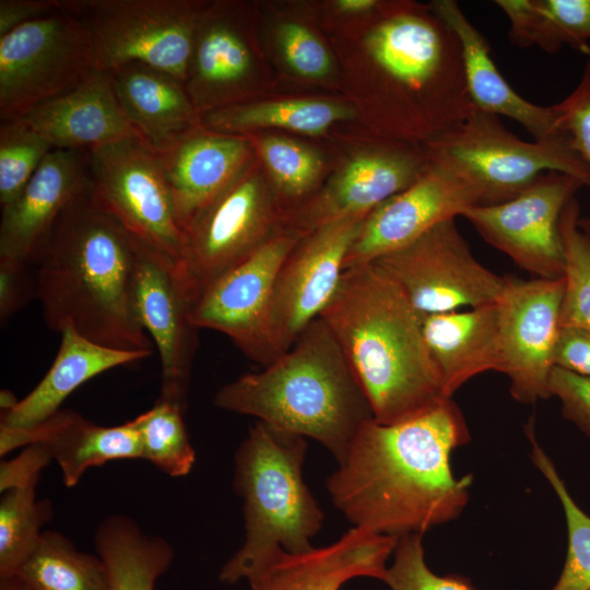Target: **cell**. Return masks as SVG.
<instances>
[{"label":"cell","instance_id":"c3c4849f","mask_svg":"<svg viewBox=\"0 0 590 590\" xmlns=\"http://www.w3.org/2000/svg\"><path fill=\"white\" fill-rule=\"evenodd\" d=\"M0 401H1L0 403H1L2 413H5V412L10 411L19 402V400H16L15 397L13 396V393L10 392L9 390H2L1 391V400Z\"/></svg>","mask_w":590,"mask_h":590},{"label":"cell","instance_id":"836d02e7","mask_svg":"<svg viewBox=\"0 0 590 590\" xmlns=\"http://www.w3.org/2000/svg\"><path fill=\"white\" fill-rule=\"evenodd\" d=\"M535 467L552 485L564 509L568 546L563 570L552 590H590V516L573 499L550 457L539 445L533 420L526 426Z\"/></svg>","mask_w":590,"mask_h":590},{"label":"cell","instance_id":"83f0119b","mask_svg":"<svg viewBox=\"0 0 590 590\" xmlns=\"http://www.w3.org/2000/svg\"><path fill=\"white\" fill-rule=\"evenodd\" d=\"M251 63L250 48L234 25L225 19L201 14L185 80L197 110H215L220 99L243 84Z\"/></svg>","mask_w":590,"mask_h":590},{"label":"cell","instance_id":"cb8c5ba5","mask_svg":"<svg viewBox=\"0 0 590 590\" xmlns=\"http://www.w3.org/2000/svg\"><path fill=\"white\" fill-rule=\"evenodd\" d=\"M429 5L459 38L467 86L476 109L515 120L535 141L567 138L557 127L553 106H539L524 99L504 79L493 61L487 39L457 1L437 0Z\"/></svg>","mask_w":590,"mask_h":590},{"label":"cell","instance_id":"d6a6232c","mask_svg":"<svg viewBox=\"0 0 590 590\" xmlns=\"http://www.w3.org/2000/svg\"><path fill=\"white\" fill-rule=\"evenodd\" d=\"M36 484L14 487L0 500V579L15 575L37 546L42 527L51 517L47 500H37Z\"/></svg>","mask_w":590,"mask_h":590},{"label":"cell","instance_id":"4316f807","mask_svg":"<svg viewBox=\"0 0 590 590\" xmlns=\"http://www.w3.org/2000/svg\"><path fill=\"white\" fill-rule=\"evenodd\" d=\"M58 353L43 379L10 411L1 414V424L25 427L56 414L61 403L78 387L115 367L149 357L152 352L123 351L95 343L67 328L60 332Z\"/></svg>","mask_w":590,"mask_h":590},{"label":"cell","instance_id":"ac0fdd59","mask_svg":"<svg viewBox=\"0 0 590 590\" xmlns=\"http://www.w3.org/2000/svg\"><path fill=\"white\" fill-rule=\"evenodd\" d=\"M90 186L88 151L51 150L21 193L1 208L0 257L33 264L60 215Z\"/></svg>","mask_w":590,"mask_h":590},{"label":"cell","instance_id":"ba28073f","mask_svg":"<svg viewBox=\"0 0 590 590\" xmlns=\"http://www.w3.org/2000/svg\"><path fill=\"white\" fill-rule=\"evenodd\" d=\"M97 69L82 23L59 9L0 37V119H20Z\"/></svg>","mask_w":590,"mask_h":590},{"label":"cell","instance_id":"d590c367","mask_svg":"<svg viewBox=\"0 0 590 590\" xmlns=\"http://www.w3.org/2000/svg\"><path fill=\"white\" fill-rule=\"evenodd\" d=\"M580 208L573 198L563 211L560 232L565 247V291L560 327L590 331V238L579 228Z\"/></svg>","mask_w":590,"mask_h":590},{"label":"cell","instance_id":"8992f818","mask_svg":"<svg viewBox=\"0 0 590 590\" xmlns=\"http://www.w3.org/2000/svg\"><path fill=\"white\" fill-rule=\"evenodd\" d=\"M426 145L429 160L475 187L481 205L515 198L547 172L574 176L590 188L589 170L568 138L523 141L498 116L479 109Z\"/></svg>","mask_w":590,"mask_h":590},{"label":"cell","instance_id":"7dc6e473","mask_svg":"<svg viewBox=\"0 0 590 590\" xmlns=\"http://www.w3.org/2000/svg\"><path fill=\"white\" fill-rule=\"evenodd\" d=\"M338 7L345 12H367L377 5L375 0H340Z\"/></svg>","mask_w":590,"mask_h":590},{"label":"cell","instance_id":"6da1fadb","mask_svg":"<svg viewBox=\"0 0 590 590\" xmlns=\"http://www.w3.org/2000/svg\"><path fill=\"white\" fill-rule=\"evenodd\" d=\"M470 441L451 399L408 420L366 422L327 489L354 527L402 538L457 518L469 500L472 475L455 477L450 456Z\"/></svg>","mask_w":590,"mask_h":590},{"label":"cell","instance_id":"d6986e66","mask_svg":"<svg viewBox=\"0 0 590 590\" xmlns=\"http://www.w3.org/2000/svg\"><path fill=\"white\" fill-rule=\"evenodd\" d=\"M398 538L353 527L339 540L303 553L279 550L246 577L251 590H340L356 577L382 580Z\"/></svg>","mask_w":590,"mask_h":590},{"label":"cell","instance_id":"ffe728a7","mask_svg":"<svg viewBox=\"0 0 590 590\" xmlns=\"http://www.w3.org/2000/svg\"><path fill=\"white\" fill-rule=\"evenodd\" d=\"M199 127L185 133L166 150L153 151L184 235L200 212L244 170L250 155L245 139Z\"/></svg>","mask_w":590,"mask_h":590},{"label":"cell","instance_id":"484cf974","mask_svg":"<svg viewBox=\"0 0 590 590\" xmlns=\"http://www.w3.org/2000/svg\"><path fill=\"white\" fill-rule=\"evenodd\" d=\"M422 326L447 398H452L463 384L480 374L502 373L496 302L425 315Z\"/></svg>","mask_w":590,"mask_h":590},{"label":"cell","instance_id":"ab89813d","mask_svg":"<svg viewBox=\"0 0 590 590\" xmlns=\"http://www.w3.org/2000/svg\"><path fill=\"white\" fill-rule=\"evenodd\" d=\"M553 108L558 129L567 135L590 174V56L577 86Z\"/></svg>","mask_w":590,"mask_h":590},{"label":"cell","instance_id":"8d00e7d4","mask_svg":"<svg viewBox=\"0 0 590 590\" xmlns=\"http://www.w3.org/2000/svg\"><path fill=\"white\" fill-rule=\"evenodd\" d=\"M52 146L23 119L0 125V205L12 202Z\"/></svg>","mask_w":590,"mask_h":590},{"label":"cell","instance_id":"9a60e30c","mask_svg":"<svg viewBox=\"0 0 590 590\" xmlns=\"http://www.w3.org/2000/svg\"><path fill=\"white\" fill-rule=\"evenodd\" d=\"M365 217L334 220L305 234L285 258L270 311L272 335L282 354L331 302Z\"/></svg>","mask_w":590,"mask_h":590},{"label":"cell","instance_id":"44dd1931","mask_svg":"<svg viewBox=\"0 0 590 590\" xmlns=\"http://www.w3.org/2000/svg\"><path fill=\"white\" fill-rule=\"evenodd\" d=\"M424 155L404 148L377 149L351 161L321 194L300 209L295 234H308L334 220L367 216L415 182L428 166Z\"/></svg>","mask_w":590,"mask_h":590},{"label":"cell","instance_id":"ee69618b","mask_svg":"<svg viewBox=\"0 0 590 590\" xmlns=\"http://www.w3.org/2000/svg\"><path fill=\"white\" fill-rule=\"evenodd\" d=\"M52 460L48 448L43 444L26 446L24 451L0 465V491L36 484L40 471Z\"/></svg>","mask_w":590,"mask_h":590},{"label":"cell","instance_id":"2e32d148","mask_svg":"<svg viewBox=\"0 0 590 590\" xmlns=\"http://www.w3.org/2000/svg\"><path fill=\"white\" fill-rule=\"evenodd\" d=\"M133 248L135 307L161 359L158 399L176 404L185 412L198 347L199 329L190 319L193 305L176 262L135 237Z\"/></svg>","mask_w":590,"mask_h":590},{"label":"cell","instance_id":"52a82bcc","mask_svg":"<svg viewBox=\"0 0 590 590\" xmlns=\"http://www.w3.org/2000/svg\"><path fill=\"white\" fill-rule=\"evenodd\" d=\"M91 36L97 69L139 62L185 83L201 15L184 0H59Z\"/></svg>","mask_w":590,"mask_h":590},{"label":"cell","instance_id":"277c9868","mask_svg":"<svg viewBox=\"0 0 590 590\" xmlns=\"http://www.w3.org/2000/svg\"><path fill=\"white\" fill-rule=\"evenodd\" d=\"M214 404L310 437L338 462L361 427L374 418L353 368L321 318L271 364L224 385Z\"/></svg>","mask_w":590,"mask_h":590},{"label":"cell","instance_id":"e0dca14e","mask_svg":"<svg viewBox=\"0 0 590 590\" xmlns=\"http://www.w3.org/2000/svg\"><path fill=\"white\" fill-rule=\"evenodd\" d=\"M428 161L426 170L415 182L365 217L349 250L345 269L371 263L437 224L481 205L479 191L467 179L441 163Z\"/></svg>","mask_w":590,"mask_h":590},{"label":"cell","instance_id":"e575fe53","mask_svg":"<svg viewBox=\"0 0 590 590\" xmlns=\"http://www.w3.org/2000/svg\"><path fill=\"white\" fill-rule=\"evenodd\" d=\"M176 404L158 399L146 412L132 418L141 439L142 459L174 476L188 474L196 452Z\"/></svg>","mask_w":590,"mask_h":590},{"label":"cell","instance_id":"d4e9b609","mask_svg":"<svg viewBox=\"0 0 590 590\" xmlns=\"http://www.w3.org/2000/svg\"><path fill=\"white\" fill-rule=\"evenodd\" d=\"M109 73L126 118L155 153L199 126V111L179 79L139 62Z\"/></svg>","mask_w":590,"mask_h":590},{"label":"cell","instance_id":"5b68a950","mask_svg":"<svg viewBox=\"0 0 590 590\" xmlns=\"http://www.w3.org/2000/svg\"><path fill=\"white\" fill-rule=\"evenodd\" d=\"M305 437L256 422L235 455L234 486L243 499L246 536L224 564L220 579L245 580L263 559L279 550H311L323 511L305 484Z\"/></svg>","mask_w":590,"mask_h":590},{"label":"cell","instance_id":"3957f363","mask_svg":"<svg viewBox=\"0 0 590 590\" xmlns=\"http://www.w3.org/2000/svg\"><path fill=\"white\" fill-rule=\"evenodd\" d=\"M321 318L332 331L370 404L393 424L447 398L423 334V315L373 263L344 270Z\"/></svg>","mask_w":590,"mask_h":590},{"label":"cell","instance_id":"7bdbcfd3","mask_svg":"<svg viewBox=\"0 0 590 590\" xmlns=\"http://www.w3.org/2000/svg\"><path fill=\"white\" fill-rule=\"evenodd\" d=\"M550 393L559 399L563 416L590 437V377L555 366L550 378Z\"/></svg>","mask_w":590,"mask_h":590},{"label":"cell","instance_id":"9c48e42d","mask_svg":"<svg viewBox=\"0 0 590 590\" xmlns=\"http://www.w3.org/2000/svg\"><path fill=\"white\" fill-rule=\"evenodd\" d=\"M423 316L494 303L502 276L473 256L455 219L444 221L406 246L371 262Z\"/></svg>","mask_w":590,"mask_h":590},{"label":"cell","instance_id":"f35d334b","mask_svg":"<svg viewBox=\"0 0 590 590\" xmlns=\"http://www.w3.org/2000/svg\"><path fill=\"white\" fill-rule=\"evenodd\" d=\"M394 559L382 579L391 590H475L461 576H439L427 566L422 534H409L398 540Z\"/></svg>","mask_w":590,"mask_h":590},{"label":"cell","instance_id":"f546056e","mask_svg":"<svg viewBox=\"0 0 590 590\" xmlns=\"http://www.w3.org/2000/svg\"><path fill=\"white\" fill-rule=\"evenodd\" d=\"M509 21L510 42L547 54L563 46L590 56V0H497Z\"/></svg>","mask_w":590,"mask_h":590},{"label":"cell","instance_id":"7a4b0ae2","mask_svg":"<svg viewBox=\"0 0 590 590\" xmlns=\"http://www.w3.org/2000/svg\"><path fill=\"white\" fill-rule=\"evenodd\" d=\"M33 266L49 330L70 328L110 349L152 352L135 307L133 237L90 192L60 215Z\"/></svg>","mask_w":590,"mask_h":590},{"label":"cell","instance_id":"1f68e13d","mask_svg":"<svg viewBox=\"0 0 590 590\" xmlns=\"http://www.w3.org/2000/svg\"><path fill=\"white\" fill-rule=\"evenodd\" d=\"M347 108L318 99H290L271 103L229 105L206 114L204 127L232 133L244 130L275 127L306 134L324 132L334 122L347 119Z\"/></svg>","mask_w":590,"mask_h":590},{"label":"cell","instance_id":"30bf717a","mask_svg":"<svg viewBox=\"0 0 590 590\" xmlns=\"http://www.w3.org/2000/svg\"><path fill=\"white\" fill-rule=\"evenodd\" d=\"M88 166L94 203L179 266L185 235L156 154L134 137L88 151Z\"/></svg>","mask_w":590,"mask_h":590},{"label":"cell","instance_id":"b9f144b4","mask_svg":"<svg viewBox=\"0 0 590 590\" xmlns=\"http://www.w3.org/2000/svg\"><path fill=\"white\" fill-rule=\"evenodd\" d=\"M34 298H37L34 266L15 259L0 257L1 327Z\"/></svg>","mask_w":590,"mask_h":590},{"label":"cell","instance_id":"f6af8a7d","mask_svg":"<svg viewBox=\"0 0 590 590\" xmlns=\"http://www.w3.org/2000/svg\"><path fill=\"white\" fill-rule=\"evenodd\" d=\"M555 366L590 377V331L578 327H560L555 350Z\"/></svg>","mask_w":590,"mask_h":590},{"label":"cell","instance_id":"603a6c76","mask_svg":"<svg viewBox=\"0 0 590 590\" xmlns=\"http://www.w3.org/2000/svg\"><path fill=\"white\" fill-rule=\"evenodd\" d=\"M20 119L58 150L92 151L139 137L117 101L110 73L101 70Z\"/></svg>","mask_w":590,"mask_h":590},{"label":"cell","instance_id":"4dcf8cb0","mask_svg":"<svg viewBox=\"0 0 590 590\" xmlns=\"http://www.w3.org/2000/svg\"><path fill=\"white\" fill-rule=\"evenodd\" d=\"M26 590H109L103 559L76 550L56 531H44L13 576Z\"/></svg>","mask_w":590,"mask_h":590},{"label":"cell","instance_id":"f907efd6","mask_svg":"<svg viewBox=\"0 0 590 590\" xmlns=\"http://www.w3.org/2000/svg\"><path fill=\"white\" fill-rule=\"evenodd\" d=\"M578 226L590 238V217L579 216Z\"/></svg>","mask_w":590,"mask_h":590},{"label":"cell","instance_id":"7c38bea8","mask_svg":"<svg viewBox=\"0 0 590 590\" xmlns=\"http://www.w3.org/2000/svg\"><path fill=\"white\" fill-rule=\"evenodd\" d=\"M583 186L574 176L547 172L515 198L472 206L462 216L487 244L535 278H563L566 259L560 219Z\"/></svg>","mask_w":590,"mask_h":590},{"label":"cell","instance_id":"7402d4cb","mask_svg":"<svg viewBox=\"0 0 590 590\" xmlns=\"http://www.w3.org/2000/svg\"><path fill=\"white\" fill-rule=\"evenodd\" d=\"M33 444L48 448L68 487L75 486L90 468L111 460L142 459L141 439L132 420L102 426L70 410H60L31 426L0 425L1 456Z\"/></svg>","mask_w":590,"mask_h":590},{"label":"cell","instance_id":"4fadbf2b","mask_svg":"<svg viewBox=\"0 0 590 590\" xmlns=\"http://www.w3.org/2000/svg\"><path fill=\"white\" fill-rule=\"evenodd\" d=\"M299 238L290 232L280 233L216 280L193 305L192 324L226 335L261 367L275 361L282 353L270 324L274 284L282 263Z\"/></svg>","mask_w":590,"mask_h":590},{"label":"cell","instance_id":"f1b7e54d","mask_svg":"<svg viewBox=\"0 0 590 590\" xmlns=\"http://www.w3.org/2000/svg\"><path fill=\"white\" fill-rule=\"evenodd\" d=\"M95 546L107 569L109 590H155L174 559L167 541L148 535L122 515L109 516L98 526Z\"/></svg>","mask_w":590,"mask_h":590},{"label":"cell","instance_id":"bcb514c9","mask_svg":"<svg viewBox=\"0 0 590 590\" xmlns=\"http://www.w3.org/2000/svg\"><path fill=\"white\" fill-rule=\"evenodd\" d=\"M59 9V0H0V37Z\"/></svg>","mask_w":590,"mask_h":590},{"label":"cell","instance_id":"8fae6325","mask_svg":"<svg viewBox=\"0 0 590 590\" xmlns=\"http://www.w3.org/2000/svg\"><path fill=\"white\" fill-rule=\"evenodd\" d=\"M272 222V204L262 182L241 172L185 232L178 270L192 305L275 236L270 234Z\"/></svg>","mask_w":590,"mask_h":590},{"label":"cell","instance_id":"5bb4252c","mask_svg":"<svg viewBox=\"0 0 590 590\" xmlns=\"http://www.w3.org/2000/svg\"><path fill=\"white\" fill-rule=\"evenodd\" d=\"M565 279L521 280L506 275L496 300L502 373L521 403L551 397L550 378L560 331Z\"/></svg>","mask_w":590,"mask_h":590},{"label":"cell","instance_id":"60d3db41","mask_svg":"<svg viewBox=\"0 0 590 590\" xmlns=\"http://www.w3.org/2000/svg\"><path fill=\"white\" fill-rule=\"evenodd\" d=\"M280 44L288 64L300 75L323 76L330 57L323 44L305 26L286 23L280 30Z\"/></svg>","mask_w":590,"mask_h":590},{"label":"cell","instance_id":"681fc988","mask_svg":"<svg viewBox=\"0 0 590 590\" xmlns=\"http://www.w3.org/2000/svg\"><path fill=\"white\" fill-rule=\"evenodd\" d=\"M0 590H26L14 577L0 579Z\"/></svg>","mask_w":590,"mask_h":590},{"label":"cell","instance_id":"74e56055","mask_svg":"<svg viewBox=\"0 0 590 590\" xmlns=\"http://www.w3.org/2000/svg\"><path fill=\"white\" fill-rule=\"evenodd\" d=\"M261 156L281 193L298 199L315 185L321 162L316 153L283 138H266L260 142Z\"/></svg>","mask_w":590,"mask_h":590}]
</instances>
